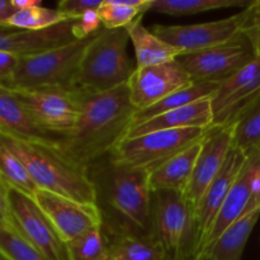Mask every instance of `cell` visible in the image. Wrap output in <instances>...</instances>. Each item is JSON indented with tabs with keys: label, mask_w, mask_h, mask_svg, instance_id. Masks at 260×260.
I'll return each mask as SVG.
<instances>
[{
	"label": "cell",
	"mask_w": 260,
	"mask_h": 260,
	"mask_svg": "<svg viewBox=\"0 0 260 260\" xmlns=\"http://www.w3.org/2000/svg\"><path fill=\"white\" fill-rule=\"evenodd\" d=\"M80 91V114L75 128L58 141V151L81 167L111 154L128 131L137 109L128 86L103 93Z\"/></svg>",
	"instance_id": "obj_1"
},
{
	"label": "cell",
	"mask_w": 260,
	"mask_h": 260,
	"mask_svg": "<svg viewBox=\"0 0 260 260\" xmlns=\"http://www.w3.org/2000/svg\"><path fill=\"white\" fill-rule=\"evenodd\" d=\"M0 141L19 159L38 189L81 203L98 205V192L88 168L66 157L57 146L23 139L2 129Z\"/></svg>",
	"instance_id": "obj_2"
},
{
	"label": "cell",
	"mask_w": 260,
	"mask_h": 260,
	"mask_svg": "<svg viewBox=\"0 0 260 260\" xmlns=\"http://www.w3.org/2000/svg\"><path fill=\"white\" fill-rule=\"evenodd\" d=\"M128 42L126 28H102L81 57L75 88L86 93H103L126 85L136 70L127 52Z\"/></svg>",
	"instance_id": "obj_3"
},
{
	"label": "cell",
	"mask_w": 260,
	"mask_h": 260,
	"mask_svg": "<svg viewBox=\"0 0 260 260\" xmlns=\"http://www.w3.org/2000/svg\"><path fill=\"white\" fill-rule=\"evenodd\" d=\"M95 35L45 52L19 57L14 73L0 86L9 90L50 86L75 88L74 83L81 57Z\"/></svg>",
	"instance_id": "obj_4"
},
{
	"label": "cell",
	"mask_w": 260,
	"mask_h": 260,
	"mask_svg": "<svg viewBox=\"0 0 260 260\" xmlns=\"http://www.w3.org/2000/svg\"><path fill=\"white\" fill-rule=\"evenodd\" d=\"M210 128L161 129L123 139L109 154L112 167L149 172L174 155L202 141Z\"/></svg>",
	"instance_id": "obj_5"
},
{
	"label": "cell",
	"mask_w": 260,
	"mask_h": 260,
	"mask_svg": "<svg viewBox=\"0 0 260 260\" xmlns=\"http://www.w3.org/2000/svg\"><path fill=\"white\" fill-rule=\"evenodd\" d=\"M151 234L169 260L194 258V213L184 194L173 190L152 193Z\"/></svg>",
	"instance_id": "obj_6"
},
{
	"label": "cell",
	"mask_w": 260,
	"mask_h": 260,
	"mask_svg": "<svg viewBox=\"0 0 260 260\" xmlns=\"http://www.w3.org/2000/svg\"><path fill=\"white\" fill-rule=\"evenodd\" d=\"M10 91L29 112L36 123L48 134L61 139L75 128L80 114L79 89L50 86Z\"/></svg>",
	"instance_id": "obj_7"
},
{
	"label": "cell",
	"mask_w": 260,
	"mask_h": 260,
	"mask_svg": "<svg viewBox=\"0 0 260 260\" xmlns=\"http://www.w3.org/2000/svg\"><path fill=\"white\" fill-rule=\"evenodd\" d=\"M259 57L253 42L240 32L228 42L177 58L193 81L221 83Z\"/></svg>",
	"instance_id": "obj_8"
},
{
	"label": "cell",
	"mask_w": 260,
	"mask_h": 260,
	"mask_svg": "<svg viewBox=\"0 0 260 260\" xmlns=\"http://www.w3.org/2000/svg\"><path fill=\"white\" fill-rule=\"evenodd\" d=\"M109 205L145 234H151L152 192L149 185V172L113 167Z\"/></svg>",
	"instance_id": "obj_9"
},
{
	"label": "cell",
	"mask_w": 260,
	"mask_h": 260,
	"mask_svg": "<svg viewBox=\"0 0 260 260\" xmlns=\"http://www.w3.org/2000/svg\"><path fill=\"white\" fill-rule=\"evenodd\" d=\"M12 225L50 260H69L66 244L32 197L8 185Z\"/></svg>",
	"instance_id": "obj_10"
},
{
	"label": "cell",
	"mask_w": 260,
	"mask_h": 260,
	"mask_svg": "<svg viewBox=\"0 0 260 260\" xmlns=\"http://www.w3.org/2000/svg\"><path fill=\"white\" fill-rule=\"evenodd\" d=\"M150 29L179 50L182 55L193 53L222 45L243 32V12L213 22L187 25L155 24Z\"/></svg>",
	"instance_id": "obj_11"
},
{
	"label": "cell",
	"mask_w": 260,
	"mask_h": 260,
	"mask_svg": "<svg viewBox=\"0 0 260 260\" xmlns=\"http://www.w3.org/2000/svg\"><path fill=\"white\" fill-rule=\"evenodd\" d=\"M260 96V57L218 83L211 98L213 126H231Z\"/></svg>",
	"instance_id": "obj_12"
},
{
	"label": "cell",
	"mask_w": 260,
	"mask_h": 260,
	"mask_svg": "<svg viewBox=\"0 0 260 260\" xmlns=\"http://www.w3.org/2000/svg\"><path fill=\"white\" fill-rule=\"evenodd\" d=\"M193 83L182 63L174 60L160 65L136 68L127 86L132 106L137 111H142Z\"/></svg>",
	"instance_id": "obj_13"
},
{
	"label": "cell",
	"mask_w": 260,
	"mask_h": 260,
	"mask_svg": "<svg viewBox=\"0 0 260 260\" xmlns=\"http://www.w3.org/2000/svg\"><path fill=\"white\" fill-rule=\"evenodd\" d=\"M33 200L65 244L90 229L103 226L98 205L81 203L42 189L36 192Z\"/></svg>",
	"instance_id": "obj_14"
},
{
	"label": "cell",
	"mask_w": 260,
	"mask_h": 260,
	"mask_svg": "<svg viewBox=\"0 0 260 260\" xmlns=\"http://www.w3.org/2000/svg\"><path fill=\"white\" fill-rule=\"evenodd\" d=\"M234 126H212L202 141L192 179L184 193L185 200L196 213L206 190L222 169L233 149Z\"/></svg>",
	"instance_id": "obj_15"
},
{
	"label": "cell",
	"mask_w": 260,
	"mask_h": 260,
	"mask_svg": "<svg viewBox=\"0 0 260 260\" xmlns=\"http://www.w3.org/2000/svg\"><path fill=\"white\" fill-rule=\"evenodd\" d=\"M248 156L236 149H231L229 156L223 164L222 169L218 173L212 184L208 187L194 213L196 225V244H194V258L202 253L208 235L211 233L213 222L218 215L221 206L225 202L226 197L230 193L238 180L239 175L243 172L246 164Z\"/></svg>",
	"instance_id": "obj_16"
},
{
	"label": "cell",
	"mask_w": 260,
	"mask_h": 260,
	"mask_svg": "<svg viewBox=\"0 0 260 260\" xmlns=\"http://www.w3.org/2000/svg\"><path fill=\"white\" fill-rule=\"evenodd\" d=\"M76 41L74 33V20L62 23L41 30L0 28V51L12 53L18 57L36 55Z\"/></svg>",
	"instance_id": "obj_17"
},
{
	"label": "cell",
	"mask_w": 260,
	"mask_h": 260,
	"mask_svg": "<svg viewBox=\"0 0 260 260\" xmlns=\"http://www.w3.org/2000/svg\"><path fill=\"white\" fill-rule=\"evenodd\" d=\"M211 126H213L212 106H211V98H206L182 108L162 113L142 123L129 126L123 139H131L161 129L210 128Z\"/></svg>",
	"instance_id": "obj_18"
},
{
	"label": "cell",
	"mask_w": 260,
	"mask_h": 260,
	"mask_svg": "<svg viewBox=\"0 0 260 260\" xmlns=\"http://www.w3.org/2000/svg\"><path fill=\"white\" fill-rule=\"evenodd\" d=\"M202 141L192 145L159 167L149 170V185L152 193L157 190H173L184 194L192 179Z\"/></svg>",
	"instance_id": "obj_19"
},
{
	"label": "cell",
	"mask_w": 260,
	"mask_h": 260,
	"mask_svg": "<svg viewBox=\"0 0 260 260\" xmlns=\"http://www.w3.org/2000/svg\"><path fill=\"white\" fill-rule=\"evenodd\" d=\"M0 129L8 134L46 145L58 146L60 137L41 128L19 99L8 89L0 86Z\"/></svg>",
	"instance_id": "obj_20"
},
{
	"label": "cell",
	"mask_w": 260,
	"mask_h": 260,
	"mask_svg": "<svg viewBox=\"0 0 260 260\" xmlns=\"http://www.w3.org/2000/svg\"><path fill=\"white\" fill-rule=\"evenodd\" d=\"M107 240L106 260H169L152 234L114 231Z\"/></svg>",
	"instance_id": "obj_21"
},
{
	"label": "cell",
	"mask_w": 260,
	"mask_h": 260,
	"mask_svg": "<svg viewBox=\"0 0 260 260\" xmlns=\"http://www.w3.org/2000/svg\"><path fill=\"white\" fill-rule=\"evenodd\" d=\"M142 17L144 14L140 15L135 22L126 27L135 50L136 68L160 65L177 60L182 55L180 51L157 37L151 29L145 27Z\"/></svg>",
	"instance_id": "obj_22"
},
{
	"label": "cell",
	"mask_w": 260,
	"mask_h": 260,
	"mask_svg": "<svg viewBox=\"0 0 260 260\" xmlns=\"http://www.w3.org/2000/svg\"><path fill=\"white\" fill-rule=\"evenodd\" d=\"M259 217L260 207L243 215L201 255L210 260H241L249 236L253 233Z\"/></svg>",
	"instance_id": "obj_23"
},
{
	"label": "cell",
	"mask_w": 260,
	"mask_h": 260,
	"mask_svg": "<svg viewBox=\"0 0 260 260\" xmlns=\"http://www.w3.org/2000/svg\"><path fill=\"white\" fill-rule=\"evenodd\" d=\"M249 202H250V190H249L248 174H246V169L244 167L243 172L239 175L238 180L235 182L234 187L231 188L230 193L228 194L225 202L222 203L220 211H218V215L216 217L215 222H213V226L211 229V233L208 235L202 253L206 249L210 248L225 233L226 229L230 228L241 216L245 215L249 207Z\"/></svg>",
	"instance_id": "obj_24"
},
{
	"label": "cell",
	"mask_w": 260,
	"mask_h": 260,
	"mask_svg": "<svg viewBox=\"0 0 260 260\" xmlns=\"http://www.w3.org/2000/svg\"><path fill=\"white\" fill-rule=\"evenodd\" d=\"M217 88L218 83L194 81L192 85L187 86L184 89H180V90L165 96L164 99L155 103L154 106L149 107L146 109H142V111H137L135 113L134 118H132L131 126L149 121V119L160 116L162 113H167V112L182 108V107L194 103V102L201 101V99L212 98Z\"/></svg>",
	"instance_id": "obj_25"
},
{
	"label": "cell",
	"mask_w": 260,
	"mask_h": 260,
	"mask_svg": "<svg viewBox=\"0 0 260 260\" xmlns=\"http://www.w3.org/2000/svg\"><path fill=\"white\" fill-rule=\"evenodd\" d=\"M251 2L248 0H151L149 12L161 13V14L192 15L198 13L210 12L225 8H248Z\"/></svg>",
	"instance_id": "obj_26"
},
{
	"label": "cell",
	"mask_w": 260,
	"mask_h": 260,
	"mask_svg": "<svg viewBox=\"0 0 260 260\" xmlns=\"http://www.w3.org/2000/svg\"><path fill=\"white\" fill-rule=\"evenodd\" d=\"M151 0H103L98 13L106 29L126 28L145 12Z\"/></svg>",
	"instance_id": "obj_27"
},
{
	"label": "cell",
	"mask_w": 260,
	"mask_h": 260,
	"mask_svg": "<svg viewBox=\"0 0 260 260\" xmlns=\"http://www.w3.org/2000/svg\"><path fill=\"white\" fill-rule=\"evenodd\" d=\"M233 147L246 156L260 152V96L233 124Z\"/></svg>",
	"instance_id": "obj_28"
},
{
	"label": "cell",
	"mask_w": 260,
	"mask_h": 260,
	"mask_svg": "<svg viewBox=\"0 0 260 260\" xmlns=\"http://www.w3.org/2000/svg\"><path fill=\"white\" fill-rule=\"evenodd\" d=\"M0 179L32 198L38 190L19 159L2 141H0Z\"/></svg>",
	"instance_id": "obj_29"
},
{
	"label": "cell",
	"mask_w": 260,
	"mask_h": 260,
	"mask_svg": "<svg viewBox=\"0 0 260 260\" xmlns=\"http://www.w3.org/2000/svg\"><path fill=\"white\" fill-rule=\"evenodd\" d=\"M69 260H106L107 240L102 226L90 229L66 243Z\"/></svg>",
	"instance_id": "obj_30"
},
{
	"label": "cell",
	"mask_w": 260,
	"mask_h": 260,
	"mask_svg": "<svg viewBox=\"0 0 260 260\" xmlns=\"http://www.w3.org/2000/svg\"><path fill=\"white\" fill-rule=\"evenodd\" d=\"M68 19L60 10L48 9L45 7H36L32 9L17 10L8 19L7 28L25 30H41L62 23Z\"/></svg>",
	"instance_id": "obj_31"
},
{
	"label": "cell",
	"mask_w": 260,
	"mask_h": 260,
	"mask_svg": "<svg viewBox=\"0 0 260 260\" xmlns=\"http://www.w3.org/2000/svg\"><path fill=\"white\" fill-rule=\"evenodd\" d=\"M0 250L10 260H50L12 223L0 225Z\"/></svg>",
	"instance_id": "obj_32"
},
{
	"label": "cell",
	"mask_w": 260,
	"mask_h": 260,
	"mask_svg": "<svg viewBox=\"0 0 260 260\" xmlns=\"http://www.w3.org/2000/svg\"><path fill=\"white\" fill-rule=\"evenodd\" d=\"M243 12V33H245L255 47L260 57V0H254Z\"/></svg>",
	"instance_id": "obj_33"
},
{
	"label": "cell",
	"mask_w": 260,
	"mask_h": 260,
	"mask_svg": "<svg viewBox=\"0 0 260 260\" xmlns=\"http://www.w3.org/2000/svg\"><path fill=\"white\" fill-rule=\"evenodd\" d=\"M248 174L249 190H250V202L246 213L260 207V152L249 155L245 164Z\"/></svg>",
	"instance_id": "obj_34"
},
{
	"label": "cell",
	"mask_w": 260,
	"mask_h": 260,
	"mask_svg": "<svg viewBox=\"0 0 260 260\" xmlns=\"http://www.w3.org/2000/svg\"><path fill=\"white\" fill-rule=\"evenodd\" d=\"M103 0H61L57 3L60 10L68 19L75 20L90 10H98Z\"/></svg>",
	"instance_id": "obj_35"
},
{
	"label": "cell",
	"mask_w": 260,
	"mask_h": 260,
	"mask_svg": "<svg viewBox=\"0 0 260 260\" xmlns=\"http://www.w3.org/2000/svg\"><path fill=\"white\" fill-rule=\"evenodd\" d=\"M102 20L98 10H90L74 20V33L76 40H84L102 29Z\"/></svg>",
	"instance_id": "obj_36"
},
{
	"label": "cell",
	"mask_w": 260,
	"mask_h": 260,
	"mask_svg": "<svg viewBox=\"0 0 260 260\" xmlns=\"http://www.w3.org/2000/svg\"><path fill=\"white\" fill-rule=\"evenodd\" d=\"M18 62H19L18 56L0 51V85H3L12 76Z\"/></svg>",
	"instance_id": "obj_37"
},
{
	"label": "cell",
	"mask_w": 260,
	"mask_h": 260,
	"mask_svg": "<svg viewBox=\"0 0 260 260\" xmlns=\"http://www.w3.org/2000/svg\"><path fill=\"white\" fill-rule=\"evenodd\" d=\"M12 223L9 203H8V184L0 179V225Z\"/></svg>",
	"instance_id": "obj_38"
},
{
	"label": "cell",
	"mask_w": 260,
	"mask_h": 260,
	"mask_svg": "<svg viewBox=\"0 0 260 260\" xmlns=\"http://www.w3.org/2000/svg\"><path fill=\"white\" fill-rule=\"evenodd\" d=\"M17 9L13 5L12 0H0V28H7V22Z\"/></svg>",
	"instance_id": "obj_39"
},
{
	"label": "cell",
	"mask_w": 260,
	"mask_h": 260,
	"mask_svg": "<svg viewBox=\"0 0 260 260\" xmlns=\"http://www.w3.org/2000/svg\"><path fill=\"white\" fill-rule=\"evenodd\" d=\"M12 3L17 10L32 9V8L41 7L42 5L41 0H12Z\"/></svg>",
	"instance_id": "obj_40"
},
{
	"label": "cell",
	"mask_w": 260,
	"mask_h": 260,
	"mask_svg": "<svg viewBox=\"0 0 260 260\" xmlns=\"http://www.w3.org/2000/svg\"><path fill=\"white\" fill-rule=\"evenodd\" d=\"M0 260H10L9 258H8V256L7 255H5V254L4 253H3V251L2 250H0Z\"/></svg>",
	"instance_id": "obj_41"
},
{
	"label": "cell",
	"mask_w": 260,
	"mask_h": 260,
	"mask_svg": "<svg viewBox=\"0 0 260 260\" xmlns=\"http://www.w3.org/2000/svg\"><path fill=\"white\" fill-rule=\"evenodd\" d=\"M187 260H210V259H207V258H206V256L201 255V256H197V258H193V259H187Z\"/></svg>",
	"instance_id": "obj_42"
}]
</instances>
